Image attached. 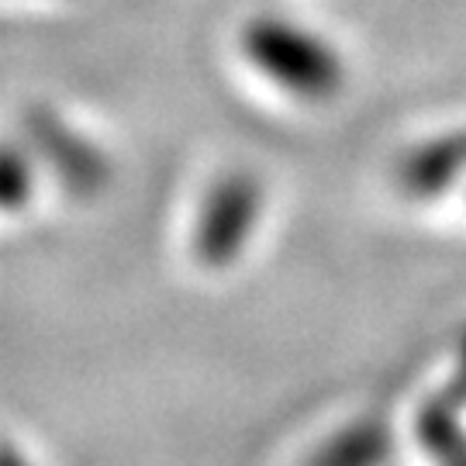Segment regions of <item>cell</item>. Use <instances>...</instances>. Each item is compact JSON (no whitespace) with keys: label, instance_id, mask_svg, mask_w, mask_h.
Returning a JSON list of instances; mask_svg holds the SVG:
<instances>
[{"label":"cell","instance_id":"4","mask_svg":"<svg viewBox=\"0 0 466 466\" xmlns=\"http://www.w3.org/2000/svg\"><path fill=\"white\" fill-rule=\"evenodd\" d=\"M394 184L408 200L432 204L466 187V125L415 142L394 167Z\"/></svg>","mask_w":466,"mask_h":466},{"label":"cell","instance_id":"5","mask_svg":"<svg viewBox=\"0 0 466 466\" xmlns=\"http://www.w3.org/2000/svg\"><path fill=\"white\" fill-rule=\"evenodd\" d=\"M35 156L25 146L0 142V211L17 215L28 208L35 194Z\"/></svg>","mask_w":466,"mask_h":466},{"label":"cell","instance_id":"2","mask_svg":"<svg viewBox=\"0 0 466 466\" xmlns=\"http://www.w3.org/2000/svg\"><path fill=\"white\" fill-rule=\"evenodd\" d=\"M267 208V187L249 169H232L218 180L200 208L194 249L208 267H228L249 246Z\"/></svg>","mask_w":466,"mask_h":466},{"label":"cell","instance_id":"3","mask_svg":"<svg viewBox=\"0 0 466 466\" xmlns=\"http://www.w3.org/2000/svg\"><path fill=\"white\" fill-rule=\"evenodd\" d=\"M28 146L73 194H97L111 180L107 156L100 152L97 142L76 132L66 117L56 111L28 115Z\"/></svg>","mask_w":466,"mask_h":466},{"label":"cell","instance_id":"1","mask_svg":"<svg viewBox=\"0 0 466 466\" xmlns=\"http://www.w3.org/2000/svg\"><path fill=\"white\" fill-rule=\"evenodd\" d=\"M238 49L259 76L300 104H329L350 80V66L339 46L294 17H249L238 32Z\"/></svg>","mask_w":466,"mask_h":466},{"label":"cell","instance_id":"6","mask_svg":"<svg viewBox=\"0 0 466 466\" xmlns=\"http://www.w3.org/2000/svg\"><path fill=\"white\" fill-rule=\"evenodd\" d=\"M0 466H25V460L11 446H0Z\"/></svg>","mask_w":466,"mask_h":466}]
</instances>
